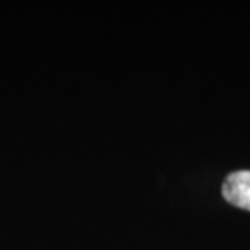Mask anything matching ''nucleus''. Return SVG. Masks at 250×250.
<instances>
[{
    "label": "nucleus",
    "mask_w": 250,
    "mask_h": 250,
    "mask_svg": "<svg viewBox=\"0 0 250 250\" xmlns=\"http://www.w3.org/2000/svg\"><path fill=\"white\" fill-rule=\"evenodd\" d=\"M223 197L234 207L250 211V171L229 174L223 184Z\"/></svg>",
    "instance_id": "f257e3e1"
}]
</instances>
